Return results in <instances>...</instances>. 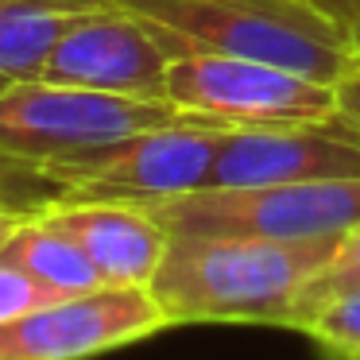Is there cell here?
<instances>
[{
	"label": "cell",
	"mask_w": 360,
	"mask_h": 360,
	"mask_svg": "<svg viewBox=\"0 0 360 360\" xmlns=\"http://www.w3.org/2000/svg\"><path fill=\"white\" fill-rule=\"evenodd\" d=\"M190 117L194 112L174 109L171 101L120 97L43 78L12 82L0 89V163L47 174L124 136L179 124Z\"/></svg>",
	"instance_id": "cell-3"
},
{
	"label": "cell",
	"mask_w": 360,
	"mask_h": 360,
	"mask_svg": "<svg viewBox=\"0 0 360 360\" xmlns=\"http://www.w3.org/2000/svg\"><path fill=\"white\" fill-rule=\"evenodd\" d=\"M171 236H271L314 240L360 225V179L194 190L143 205Z\"/></svg>",
	"instance_id": "cell-4"
},
{
	"label": "cell",
	"mask_w": 360,
	"mask_h": 360,
	"mask_svg": "<svg viewBox=\"0 0 360 360\" xmlns=\"http://www.w3.org/2000/svg\"><path fill=\"white\" fill-rule=\"evenodd\" d=\"M51 4H74V8H97V4H109V0H51Z\"/></svg>",
	"instance_id": "cell-19"
},
{
	"label": "cell",
	"mask_w": 360,
	"mask_h": 360,
	"mask_svg": "<svg viewBox=\"0 0 360 360\" xmlns=\"http://www.w3.org/2000/svg\"><path fill=\"white\" fill-rule=\"evenodd\" d=\"M101 8V4H97ZM89 8L51 4V0H0V82L43 78L55 43Z\"/></svg>",
	"instance_id": "cell-12"
},
{
	"label": "cell",
	"mask_w": 360,
	"mask_h": 360,
	"mask_svg": "<svg viewBox=\"0 0 360 360\" xmlns=\"http://www.w3.org/2000/svg\"><path fill=\"white\" fill-rule=\"evenodd\" d=\"M171 58L174 55L140 16L117 4H101V8L82 12L66 27V35L55 43L43 66V82L167 101Z\"/></svg>",
	"instance_id": "cell-9"
},
{
	"label": "cell",
	"mask_w": 360,
	"mask_h": 360,
	"mask_svg": "<svg viewBox=\"0 0 360 360\" xmlns=\"http://www.w3.org/2000/svg\"><path fill=\"white\" fill-rule=\"evenodd\" d=\"M225 124L190 117L179 124L124 136L94 155L47 171L63 202H132L151 205L205 190Z\"/></svg>",
	"instance_id": "cell-5"
},
{
	"label": "cell",
	"mask_w": 360,
	"mask_h": 360,
	"mask_svg": "<svg viewBox=\"0 0 360 360\" xmlns=\"http://www.w3.org/2000/svg\"><path fill=\"white\" fill-rule=\"evenodd\" d=\"M341 236H171L148 290L167 326L244 321L298 326L306 290L326 271Z\"/></svg>",
	"instance_id": "cell-1"
},
{
	"label": "cell",
	"mask_w": 360,
	"mask_h": 360,
	"mask_svg": "<svg viewBox=\"0 0 360 360\" xmlns=\"http://www.w3.org/2000/svg\"><path fill=\"white\" fill-rule=\"evenodd\" d=\"M167 101L225 128L298 124L337 112L333 86L275 63L233 55H179L167 70Z\"/></svg>",
	"instance_id": "cell-6"
},
{
	"label": "cell",
	"mask_w": 360,
	"mask_h": 360,
	"mask_svg": "<svg viewBox=\"0 0 360 360\" xmlns=\"http://www.w3.org/2000/svg\"><path fill=\"white\" fill-rule=\"evenodd\" d=\"M167 329L148 287H101L0 321V360H86Z\"/></svg>",
	"instance_id": "cell-7"
},
{
	"label": "cell",
	"mask_w": 360,
	"mask_h": 360,
	"mask_svg": "<svg viewBox=\"0 0 360 360\" xmlns=\"http://www.w3.org/2000/svg\"><path fill=\"white\" fill-rule=\"evenodd\" d=\"M140 16L174 58L233 55L337 86L356 66L341 24L318 0H109Z\"/></svg>",
	"instance_id": "cell-2"
},
{
	"label": "cell",
	"mask_w": 360,
	"mask_h": 360,
	"mask_svg": "<svg viewBox=\"0 0 360 360\" xmlns=\"http://www.w3.org/2000/svg\"><path fill=\"white\" fill-rule=\"evenodd\" d=\"M47 302H58L51 290H43L35 279H27L24 271H16L12 264L0 259V321L16 318V314H27L35 306H47Z\"/></svg>",
	"instance_id": "cell-15"
},
{
	"label": "cell",
	"mask_w": 360,
	"mask_h": 360,
	"mask_svg": "<svg viewBox=\"0 0 360 360\" xmlns=\"http://www.w3.org/2000/svg\"><path fill=\"white\" fill-rule=\"evenodd\" d=\"M321 8L341 24L345 39H349V51L352 58L360 63V0H318Z\"/></svg>",
	"instance_id": "cell-16"
},
{
	"label": "cell",
	"mask_w": 360,
	"mask_h": 360,
	"mask_svg": "<svg viewBox=\"0 0 360 360\" xmlns=\"http://www.w3.org/2000/svg\"><path fill=\"white\" fill-rule=\"evenodd\" d=\"M24 217H27V213H16V210H4V205H0V248H4V240L20 229V221H24Z\"/></svg>",
	"instance_id": "cell-18"
},
{
	"label": "cell",
	"mask_w": 360,
	"mask_h": 360,
	"mask_svg": "<svg viewBox=\"0 0 360 360\" xmlns=\"http://www.w3.org/2000/svg\"><path fill=\"white\" fill-rule=\"evenodd\" d=\"M298 329L326 356L360 360V290H349V295H337L329 302H321Z\"/></svg>",
	"instance_id": "cell-13"
},
{
	"label": "cell",
	"mask_w": 360,
	"mask_h": 360,
	"mask_svg": "<svg viewBox=\"0 0 360 360\" xmlns=\"http://www.w3.org/2000/svg\"><path fill=\"white\" fill-rule=\"evenodd\" d=\"M333 105L345 120H352V124L360 128V63L333 86Z\"/></svg>",
	"instance_id": "cell-17"
},
{
	"label": "cell",
	"mask_w": 360,
	"mask_h": 360,
	"mask_svg": "<svg viewBox=\"0 0 360 360\" xmlns=\"http://www.w3.org/2000/svg\"><path fill=\"white\" fill-rule=\"evenodd\" d=\"M0 259L12 264L16 271H24L27 279H35L55 298H74V295H89V290L109 287L101 279V271L94 267V259L63 229L43 221L39 213H27L20 221V229L0 248Z\"/></svg>",
	"instance_id": "cell-11"
},
{
	"label": "cell",
	"mask_w": 360,
	"mask_h": 360,
	"mask_svg": "<svg viewBox=\"0 0 360 360\" xmlns=\"http://www.w3.org/2000/svg\"><path fill=\"white\" fill-rule=\"evenodd\" d=\"M349 290H360V225L341 236V244H337V252L329 256L326 271H321L318 279H314V287L306 290V306H302L298 326H302L321 302H329V298H337V295H349Z\"/></svg>",
	"instance_id": "cell-14"
},
{
	"label": "cell",
	"mask_w": 360,
	"mask_h": 360,
	"mask_svg": "<svg viewBox=\"0 0 360 360\" xmlns=\"http://www.w3.org/2000/svg\"><path fill=\"white\" fill-rule=\"evenodd\" d=\"M360 179V128L341 112L298 124L225 128L205 190Z\"/></svg>",
	"instance_id": "cell-8"
},
{
	"label": "cell",
	"mask_w": 360,
	"mask_h": 360,
	"mask_svg": "<svg viewBox=\"0 0 360 360\" xmlns=\"http://www.w3.org/2000/svg\"><path fill=\"white\" fill-rule=\"evenodd\" d=\"M43 221L63 229L101 271L109 287H148L171 233L132 202H47L39 210Z\"/></svg>",
	"instance_id": "cell-10"
}]
</instances>
